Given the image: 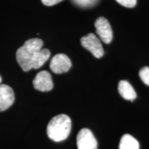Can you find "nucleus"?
<instances>
[{
  "label": "nucleus",
  "mask_w": 149,
  "mask_h": 149,
  "mask_svg": "<svg viewBox=\"0 0 149 149\" xmlns=\"http://www.w3.org/2000/svg\"><path fill=\"white\" fill-rule=\"evenodd\" d=\"M74 3L81 8H88L95 6L99 0H72Z\"/></svg>",
  "instance_id": "nucleus-12"
},
{
  "label": "nucleus",
  "mask_w": 149,
  "mask_h": 149,
  "mask_svg": "<svg viewBox=\"0 0 149 149\" xmlns=\"http://www.w3.org/2000/svg\"><path fill=\"white\" fill-rule=\"evenodd\" d=\"M95 26L100 40L105 44H110L113 40V31L107 19L102 17L97 19L95 22Z\"/></svg>",
  "instance_id": "nucleus-6"
},
{
  "label": "nucleus",
  "mask_w": 149,
  "mask_h": 149,
  "mask_svg": "<svg viewBox=\"0 0 149 149\" xmlns=\"http://www.w3.org/2000/svg\"><path fill=\"white\" fill-rule=\"evenodd\" d=\"M14 91L10 86L0 84V112L4 111L14 103Z\"/></svg>",
  "instance_id": "nucleus-8"
},
{
  "label": "nucleus",
  "mask_w": 149,
  "mask_h": 149,
  "mask_svg": "<svg viewBox=\"0 0 149 149\" xmlns=\"http://www.w3.org/2000/svg\"><path fill=\"white\" fill-rule=\"evenodd\" d=\"M120 4L126 8H133L137 3V0H116Z\"/></svg>",
  "instance_id": "nucleus-14"
},
{
  "label": "nucleus",
  "mask_w": 149,
  "mask_h": 149,
  "mask_svg": "<svg viewBox=\"0 0 149 149\" xmlns=\"http://www.w3.org/2000/svg\"><path fill=\"white\" fill-rule=\"evenodd\" d=\"M61 1H63V0H42V2L44 5L48 6H54L61 2Z\"/></svg>",
  "instance_id": "nucleus-15"
},
{
  "label": "nucleus",
  "mask_w": 149,
  "mask_h": 149,
  "mask_svg": "<svg viewBox=\"0 0 149 149\" xmlns=\"http://www.w3.org/2000/svg\"><path fill=\"white\" fill-rule=\"evenodd\" d=\"M72 122L68 115L60 114L51 119L47 126V135L56 142L67 139L71 131Z\"/></svg>",
  "instance_id": "nucleus-2"
},
{
  "label": "nucleus",
  "mask_w": 149,
  "mask_h": 149,
  "mask_svg": "<svg viewBox=\"0 0 149 149\" xmlns=\"http://www.w3.org/2000/svg\"><path fill=\"white\" fill-rule=\"evenodd\" d=\"M72 66L71 61L66 55L59 53L55 55L50 62L51 70L55 74L68 72Z\"/></svg>",
  "instance_id": "nucleus-5"
},
{
  "label": "nucleus",
  "mask_w": 149,
  "mask_h": 149,
  "mask_svg": "<svg viewBox=\"0 0 149 149\" xmlns=\"http://www.w3.org/2000/svg\"><path fill=\"white\" fill-rule=\"evenodd\" d=\"M139 77L145 84L149 86V67L146 66L139 70Z\"/></svg>",
  "instance_id": "nucleus-13"
},
{
  "label": "nucleus",
  "mask_w": 149,
  "mask_h": 149,
  "mask_svg": "<svg viewBox=\"0 0 149 149\" xmlns=\"http://www.w3.org/2000/svg\"><path fill=\"white\" fill-rule=\"evenodd\" d=\"M118 91L120 95L126 100L133 101L137 97V94H136L135 89L133 88L131 84L126 80H121L119 82Z\"/></svg>",
  "instance_id": "nucleus-9"
},
{
  "label": "nucleus",
  "mask_w": 149,
  "mask_h": 149,
  "mask_svg": "<svg viewBox=\"0 0 149 149\" xmlns=\"http://www.w3.org/2000/svg\"><path fill=\"white\" fill-rule=\"evenodd\" d=\"M138 141L133 136L128 134L124 135L122 137L120 143V149H139Z\"/></svg>",
  "instance_id": "nucleus-11"
},
{
  "label": "nucleus",
  "mask_w": 149,
  "mask_h": 149,
  "mask_svg": "<svg viewBox=\"0 0 149 149\" xmlns=\"http://www.w3.org/2000/svg\"><path fill=\"white\" fill-rule=\"evenodd\" d=\"M1 76H0V84H1Z\"/></svg>",
  "instance_id": "nucleus-16"
},
{
  "label": "nucleus",
  "mask_w": 149,
  "mask_h": 149,
  "mask_svg": "<svg viewBox=\"0 0 149 149\" xmlns=\"http://www.w3.org/2000/svg\"><path fill=\"white\" fill-rule=\"evenodd\" d=\"M78 149H97V141L88 128L80 130L77 135Z\"/></svg>",
  "instance_id": "nucleus-4"
},
{
  "label": "nucleus",
  "mask_w": 149,
  "mask_h": 149,
  "mask_svg": "<svg viewBox=\"0 0 149 149\" xmlns=\"http://www.w3.org/2000/svg\"><path fill=\"white\" fill-rule=\"evenodd\" d=\"M44 42L41 39L33 38L27 40L16 52V59L22 70L28 72L33 68V59L35 54L41 50Z\"/></svg>",
  "instance_id": "nucleus-1"
},
{
  "label": "nucleus",
  "mask_w": 149,
  "mask_h": 149,
  "mask_svg": "<svg viewBox=\"0 0 149 149\" xmlns=\"http://www.w3.org/2000/svg\"><path fill=\"white\" fill-rule=\"evenodd\" d=\"M81 44L84 48L90 51L96 58H101L104 55L103 46L100 39L93 33H89L81 38Z\"/></svg>",
  "instance_id": "nucleus-3"
},
{
  "label": "nucleus",
  "mask_w": 149,
  "mask_h": 149,
  "mask_svg": "<svg viewBox=\"0 0 149 149\" xmlns=\"http://www.w3.org/2000/svg\"><path fill=\"white\" fill-rule=\"evenodd\" d=\"M33 84L36 90L41 92H48L51 91L53 88L51 74L46 70L38 72L33 79Z\"/></svg>",
  "instance_id": "nucleus-7"
},
{
  "label": "nucleus",
  "mask_w": 149,
  "mask_h": 149,
  "mask_svg": "<svg viewBox=\"0 0 149 149\" xmlns=\"http://www.w3.org/2000/svg\"><path fill=\"white\" fill-rule=\"evenodd\" d=\"M51 56V52L46 48H42L35 54L33 59V68L38 69L45 64Z\"/></svg>",
  "instance_id": "nucleus-10"
}]
</instances>
